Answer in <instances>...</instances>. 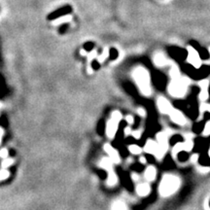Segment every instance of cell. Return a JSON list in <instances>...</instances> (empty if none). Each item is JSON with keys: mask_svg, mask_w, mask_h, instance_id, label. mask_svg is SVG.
Listing matches in <instances>:
<instances>
[{"mask_svg": "<svg viewBox=\"0 0 210 210\" xmlns=\"http://www.w3.org/2000/svg\"><path fill=\"white\" fill-rule=\"evenodd\" d=\"M180 186V179L171 174H166L163 177L159 184V194L163 197H168L177 191Z\"/></svg>", "mask_w": 210, "mask_h": 210, "instance_id": "obj_1", "label": "cell"}, {"mask_svg": "<svg viewBox=\"0 0 210 210\" xmlns=\"http://www.w3.org/2000/svg\"><path fill=\"white\" fill-rule=\"evenodd\" d=\"M133 78L135 80L139 89L144 96L151 94V87H150V75L149 72L144 68H136L133 71Z\"/></svg>", "mask_w": 210, "mask_h": 210, "instance_id": "obj_2", "label": "cell"}, {"mask_svg": "<svg viewBox=\"0 0 210 210\" xmlns=\"http://www.w3.org/2000/svg\"><path fill=\"white\" fill-rule=\"evenodd\" d=\"M189 84L190 81L186 77H179L176 79H172L171 83L168 86L169 93L174 97H183L187 93Z\"/></svg>", "mask_w": 210, "mask_h": 210, "instance_id": "obj_3", "label": "cell"}, {"mask_svg": "<svg viewBox=\"0 0 210 210\" xmlns=\"http://www.w3.org/2000/svg\"><path fill=\"white\" fill-rule=\"evenodd\" d=\"M157 142L159 148V159H162L168 149V134L166 131L157 134Z\"/></svg>", "mask_w": 210, "mask_h": 210, "instance_id": "obj_4", "label": "cell"}, {"mask_svg": "<svg viewBox=\"0 0 210 210\" xmlns=\"http://www.w3.org/2000/svg\"><path fill=\"white\" fill-rule=\"evenodd\" d=\"M187 61L194 68H199L201 65V59L199 57V54L192 46L188 47L187 49Z\"/></svg>", "mask_w": 210, "mask_h": 210, "instance_id": "obj_5", "label": "cell"}, {"mask_svg": "<svg viewBox=\"0 0 210 210\" xmlns=\"http://www.w3.org/2000/svg\"><path fill=\"white\" fill-rule=\"evenodd\" d=\"M144 151L148 154L154 155V156H156L157 159H159V148L158 142L154 141V140H151V139L148 140L144 146Z\"/></svg>", "mask_w": 210, "mask_h": 210, "instance_id": "obj_6", "label": "cell"}, {"mask_svg": "<svg viewBox=\"0 0 210 210\" xmlns=\"http://www.w3.org/2000/svg\"><path fill=\"white\" fill-rule=\"evenodd\" d=\"M119 124H120V121L115 120L113 118H111L108 121L106 124V134L109 138H114V136L116 135L118 128H119Z\"/></svg>", "mask_w": 210, "mask_h": 210, "instance_id": "obj_7", "label": "cell"}, {"mask_svg": "<svg viewBox=\"0 0 210 210\" xmlns=\"http://www.w3.org/2000/svg\"><path fill=\"white\" fill-rule=\"evenodd\" d=\"M168 115H169V117H170L171 121L173 123H175L176 124H179V126H184V124L187 123L186 118H185L184 115L180 111H178V110L174 109V108L171 110L170 113H169Z\"/></svg>", "mask_w": 210, "mask_h": 210, "instance_id": "obj_8", "label": "cell"}, {"mask_svg": "<svg viewBox=\"0 0 210 210\" xmlns=\"http://www.w3.org/2000/svg\"><path fill=\"white\" fill-rule=\"evenodd\" d=\"M104 150L109 156V159L113 162V163H119L120 162H121V159H120V155H119L118 151L117 150H115L110 144H105Z\"/></svg>", "mask_w": 210, "mask_h": 210, "instance_id": "obj_9", "label": "cell"}, {"mask_svg": "<svg viewBox=\"0 0 210 210\" xmlns=\"http://www.w3.org/2000/svg\"><path fill=\"white\" fill-rule=\"evenodd\" d=\"M158 107L159 109V111L163 114H169L171 110L173 109L170 102L164 97H159L158 98Z\"/></svg>", "mask_w": 210, "mask_h": 210, "instance_id": "obj_10", "label": "cell"}, {"mask_svg": "<svg viewBox=\"0 0 210 210\" xmlns=\"http://www.w3.org/2000/svg\"><path fill=\"white\" fill-rule=\"evenodd\" d=\"M71 12V7L70 6H65V7H62L61 9L57 10V11H54L53 13H51L49 15L48 19H58L59 18H61L63 16H66L67 14H69Z\"/></svg>", "mask_w": 210, "mask_h": 210, "instance_id": "obj_11", "label": "cell"}, {"mask_svg": "<svg viewBox=\"0 0 210 210\" xmlns=\"http://www.w3.org/2000/svg\"><path fill=\"white\" fill-rule=\"evenodd\" d=\"M150 191H151V187L148 183H142L139 184L138 186L136 187V192L139 196L141 197H146L149 194Z\"/></svg>", "mask_w": 210, "mask_h": 210, "instance_id": "obj_12", "label": "cell"}, {"mask_svg": "<svg viewBox=\"0 0 210 210\" xmlns=\"http://www.w3.org/2000/svg\"><path fill=\"white\" fill-rule=\"evenodd\" d=\"M157 176V169L154 166H148L144 173V177L147 181H153Z\"/></svg>", "mask_w": 210, "mask_h": 210, "instance_id": "obj_13", "label": "cell"}, {"mask_svg": "<svg viewBox=\"0 0 210 210\" xmlns=\"http://www.w3.org/2000/svg\"><path fill=\"white\" fill-rule=\"evenodd\" d=\"M107 173H108V177H107V185L108 186H114V185H116L118 182V177H117L116 173L114 172V169L107 171Z\"/></svg>", "mask_w": 210, "mask_h": 210, "instance_id": "obj_14", "label": "cell"}, {"mask_svg": "<svg viewBox=\"0 0 210 210\" xmlns=\"http://www.w3.org/2000/svg\"><path fill=\"white\" fill-rule=\"evenodd\" d=\"M111 210H128V208L124 202L121 201H117L112 204Z\"/></svg>", "mask_w": 210, "mask_h": 210, "instance_id": "obj_15", "label": "cell"}, {"mask_svg": "<svg viewBox=\"0 0 210 210\" xmlns=\"http://www.w3.org/2000/svg\"><path fill=\"white\" fill-rule=\"evenodd\" d=\"M167 62V61L166 59L163 54H157L156 57H155V63L157 64L158 66H163L166 65Z\"/></svg>", "mask_w": 210, "mask_h": 210, "instance_id": "obj_16", "label": "cell"}, {"mask_svg": "<svg viewBox=\"0 0 210 210\" xmlns=\"http://www.w3.org/2000/svg\"><path fill=\"white\" fill-rule=\"evenodd\" d=\"M184 151V144L183 142H178L174 145V147L172 148V154L173 156H177V155L180 153Z\"/></svg>", "mask_w": 210, "mask_h": 210, "instance_id": "obj_17", "label": "cell"}, {"mask_svg": "<svg viewBox=\"0 0 210 210\" xmlns=\"http://www.w3.org/2000/svg\"><path fill=\"white\" fill-rule=\"evenodd\" d=\"M128 151L133 155H140L142 152V149L140 148L138 145L132 144V145H129L128 146Z\"/></svg>", "mask_w": 210, "mask_h": 210, "instance_id": "obj_18", "label": "cell"}, {"mask_svg": "<svg viewBox=\"0 0 210 210\" xmlns=\"http://www.w3.org/2000/svg\"><path fill=\"white\" fill-rule=\"evenodd\" d=\"M184 144V151H191L194 147V143H193V139H186L185 142H183Z\"/></svg>", "mask_w": 210, "mask_h": 210, "instance_id": "obj_19", "label": "cell"}, {"mask_svg": "<svg viewBox=\"0 0 210 210\" xmlns=\"http://www.w3.org/2000/svg\"><path fill=\"white\" fill-rule=\"evenodd\" d=\"M208 97H209L208 89H201V93H199V99H201V101H205L208 99Z\"/></svg>", "mask_w": 210, "mask_h": 210, "instance_id": "obj_20", "label": "cell"}, {"mask_svg": "<svg viewBox=\"0 0 210 210\" xmlns=\"http://www.w3.org/2000/svg\"><path fill=\"white\" fill-rule=\"evenodd\" d=\"M170 76L172 79H176V78H179L180 77V73H179V70L177 67H172L171 70H170Z\"/></svg>", "mask_w": 210, "mask_h": 210, "instance_id": "obj_21", "label": "cell"}, {"mask_svg": "<svg viewBox=\"0 0 210 210\" xmlns=\"http://www.w3.org/2000/svg\"><path fill=\"white\" fill-rule=\"evenodd\" d=\"M9 175H10V173H9V171L7 170V169L3 168L2 170H0V181H1V180L7 179L9 177Z\"/></svg>", "mask_w": 210, "mask_h": 210, "instance_id": "obj_22", "label": "cell"}, {"mask_svg": "<svg viewBox=\"0 0 210 210\" xmlns=\"http://www.w3.org/2000/svg\"><path fill=\"white\" fill-rule=\"evenodd\" d=\"M202 134H203L204 136H209V135H210V121H208V122L205 124V126H204Z\"/></svg>", "mask_w": 210, "mask_h": 210, "instance_id": "obj_23", "label": "cell"}, {"mask_svg": "<svg viewBox=\"0 0 210 210\" xmlns=\"http://www.w3.org/2000/svg\"><path fill=\"white\" fill-rule=\"evenodd\" d=\"M12 163H13V159L6 158V159H4V161L2 162V167L3 168H7L8 166H12Z\"/></svg>", "mask_w": 210, "mask_h": 210, "instance_id": "obj_24", "label": "cell"}, {"mask_svg": "<svg viewBox=\"0 0 210 210\" xmlns=\"http://www.w3.org/2000/svg\"><path fill=\"white\" fill-rule=\"evenodd\" d=\"M109 57L111 59H115L118 58V51L116 49H111L109 51Z\"/></svg>", "mask_w": 210, "mask_h": 210, "instance_id": "obj_25", "label": "cell"}, {"mask_svg": "<svg viewBox=\"0 0 210 210\" xmlns=\"http://www.w3.org/2000/svg\"><path fill=\"white\" fill-rule=\"evenodd\" d=\"M199 87L201 88V89H208V86H209V81L207 80H202V81L199 82Z\"/></svg>", "mask_w": 210, "mask_h": 210, "instance_id": "obj_26", "label": "cell"}, {"mask_svg": "<svg viewBox=\"0 0 210 210\" xmlns=\"http://www.w3.org/2000/svg\"><path fill=\"white\" fill-rule=\"evenodd\" d=\"M107 57H109V51H107V50H104L103 54H102L101 56L99 57V58H98V62L100 63V62L104 61H105V58H106Z\"/></svg>", "mask_w": 210, "mask_h": 210, "instance_id": "obj_27", "label": "cell"}, {"mask_svg": "<svg viewBox=\"0 0 210 210\" xmlns=\"http://www.w3.org/2000/svg\"><path fill=\"white\" fill-rule=\"evenodd\" d=\"M131 134L135 139H139L140 137H141L142 131H131Z\"/></svg>", "mask_w": 210, "mask_h": 210, "instance_id": "obj_28", "label": "cell"}, {"mask_svg": "<svg viewBox=\"0 0 210 210\" xmlns=\"http://www.w3.org/2000/svg\"><path fill=\"white\" fill-rule=\"evenodd\" d=\"M93 46H94L93 43H92V42H88V43H86V44L84 45V48H85V50H86V51H91Z\"/></svg>", "mask_w": 210, "mask_h": 210, "instance_id": "obj_29", "label": "cell"}, {"mask_svg": "<svg viewBox=\"0 0 210 210\" xmlns=\"http://www.w3.org/2000/svg\"><path fill=\"white\" fill-rule=\"evenodd\" d=\"M201 111H207V112L210 113V104L203 103L201 105Z\"/></svg>", "mask_w": 210, "mask_h": 210, "instance_id": "obj_30", "label": "cell"}, {"mask_svg": "<svg viewBox=\"0 0 210 210\" xmlns=\"http://www.w3.org/2000/svg\"><path fill=\"white\" fill-rule=\"evenodd\" d=\"M0 157H2L4 159L8 158V150L7 149H1V150H0Z\"/></svg>", "mask_w": 210, "mask_h": 210, "instance_id": "obj_31", "label": "cell"}, {"mask_svg": "<svg viewBox=\"0 0 210 210\" xmlns=\"http://www.w3.org/2000/svg\"><path fill=\"white\" fill-rule=\"evenodd\" d=\"M137 113H138L139 116H141V117L146 116V111L144 110V108H138L137 109Z\"/></svg>", "mask_w": 210, "mask_h": 210, "instance_id": "obj_32", "label": "cell"}, {"mask_svg": "<svg viewBox=\"0 0 210 210\" xmlns=\"http://www.w3.org/2000/svg\"><path fill=\"white\" fill-rule=\"evenodd\" d=\"M126 121L129 124H132L133 122H134V119L132 116H131V115H128V116L126 117Z\"/></svg>", "mask_w": 210, "mask_h": 210, "instance_id": "obj_33", "label": "cell"}, {"mask_svg": "<svg viewBox=\"0 0 210 210\" xmlns=\"http://www.w3.org/2000/svg\"><path fill=\"white\" fill-rule=\"evenodd\" d=\"M198 159V154H194V155H192V157H191V162H192L193 163H197Z\"/></svg>", "mask_w": 210, "mask_h": 210, "instance_id": "obj_34", "label": "cell"}, {"mask_svg": "<svg viewBox=\"0 0 210 210\" xmlns=\"http://www.w3.org/2000/svg\"><path fill=\"white\" fill-rule=\"evenodd\" d=\"M129 134H131V129L129 127H128V128H124V135L128 136V135H129Z\"/></svg>", "mask_w": 210, "mask_h": 210, "instance_id": "obj_35", "label": "cell"}, {"mask_svg": "<svg viewBox=\"0 0 210 210\" xmlns=\"http://www.w3.org/2000/svg\"><path fill=\"white\" fill-rule=\"evenodd\" d=\"M67 27H68V24H63V26L61 27V29H59V32H61V33H64Z\"/></svg>", "mask_w": 210, "mask_h": 210, "instance_id": "obj_36", "label": "cell"}, {"mask_svg": "<svg viewBox=\"0 0 210 210\" xmlns=\"http://www.w3.org/2000/svg\"><path fill=\"white\" fill-rule=\"evenodd\" d=\"M198 170L201 172H203V173H206L209 171V167H198Z\"/></svg>", "mask_w": 210, "mask_h": 210, "instance_id": "obj_37", "label": "cell"}, {"mask_svg": "<svg viewBox=\"0 0 210 210\" xmlns=\"http://www.w3.org/2000/svg\"><path fill=\"white\" fill-rule=\"evenodd\" d=\"M131 178L134 180V181H138V179H139V176L136 174V173H132L131 174Z\"/></svg>", "mask_w": 210, "mask_h": 210, "instance_id": "obj_38", "label": "cell"}, {"mask_svg": "<svg viewBox=\"0 0 210 210\" xmlns=\"http://www.w3.org/2000/svg\"><path fill=\"white\" fill-rule=\"evenodd\" d=\"M204 209H205V210H210V205H209L208 201H206L205 203H204Z\"/></svg>", "mask_w": 210, "mask_h": 210, "instance_id": "obj_39", "label": "cell"}, {"mask_svg": "<svg viewBox=\"0 0 210 210\" xmlns=\"http://www.w3.org/2000/svg\"><path fill=\"white\" fill-rule=\"evenodd\" d=\"M139 162L141 163L142 164L146 163V159H145L144 157H140V158H139Z\"/></svg>", "mask_w": 210, "mask_h": 210, "instance_id": "obj_40", "label": "cell"}, {"mask_svg": "<svg viewBox=\"0 0 210 210\" xmlns=\"http://www.w3.org/2000/svg\"><path fill=\"white\" fill-rule=\"evenodd\" d=\"M93 68H98L99 67V62L98 61H93Z\"/></svg>", "mask_w": 210, "mask_h": 210, "instance_id": "obj_41", "label": "cell"}, {"mask_svg": "<svg viewBox=\"0 0 210 210\" xmlns=\"http://www.w3.org/2000/svg\"><path fill=\"white\" fill-rule=\"evenodd\" d=\"M96 52H92V53H91V54H89V59H91V61H92V59H93V58H94V57H96Z\"/></svg>", "mask_w": 210, "mask_h": 210, "instance_id": "obj_42", "label": "cell"}, {"mask_svg": "<svg viewBox=\"0 0 210 210\" xmlns=\"http://www.w3.org/2000/svg\"><path fill=\"white\" fill-rule=\"evenodd\" d=\"M2 135H3V131H2V128H0V144H1V139H2Z\"/></svg>", "mask_w": 210, "mask_h": 210, "instance_id": "obj_43", "label": "cell"}, {"mask_svg": "<svg viewBox=\"0 0 210 210\" xmlns=\"http://www.w3.org/2000/svg\"><path fill=\"white\" fill-rule=\"evenodd\" d=\"M208 157H209V159H210V147H209V149H208Z\"/></svg>", "mask_w": 210, "mask_h": 210, "instance_id": "obj_44", "label": "cell"}, {"mask_svg": "<svg viewBox=\"0 0 210 210\" xmlns=\"http://www.w3.org/2000/svg\"><path fill=\"white\" fill-rule=\"evenodd\" d=\"M209 53H210V48H209Z\"/></svg>", "mask_w": 210, "mask_h": 210, "instance_id": "obj_45", "label": "cell"}]
</instances>
